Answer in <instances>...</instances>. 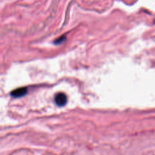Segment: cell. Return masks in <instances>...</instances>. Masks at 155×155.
I'll return each mask as SVG.
<instances>
[{"label":"cell","mask_w":155,"mask_h":155,"mask_svg":"<svg viewBox=\"0 0 155 155\" xmlns=\"http://www.w3.org/2000/svg\"><path fill=\"white\" fill-rule=\"evenodd\" d=\"M65 40H66V37L65 36H62V37H60L54 41V44H60L64 42Z\"/></svg>","instance_id":"3957f363"},{"label":"cell","mask_w":155,"mask_h":155,"mask_svg":"<svg viewBox=\"0 0 155 155\" xmlns=\"http://www.w3.org/2000/svg\"><path fill=\"white\" fill-rule=\"evenodd\" d=\"M54 101L57 105L59 107H62L66 104L67 101V97L64 93H58L55 96Z\"/></svg>","instance_id":"6da1fadb"},{"label":"cell","mask_w":155,"mask_h":155,"mask_svg":"<svg viewBox=\"0 0 155 155\" xmlns=\"http://www.w3.org/2000/svg\"><path fill=\"white\" fill-rule=\"evenodd\" d=\"M28 92L27 88L26 87H20L13 90L11 92V96L15 98H18L24 96Z\"/></svg>","instance_id":"7a4b0ae2"}]
</instances>
